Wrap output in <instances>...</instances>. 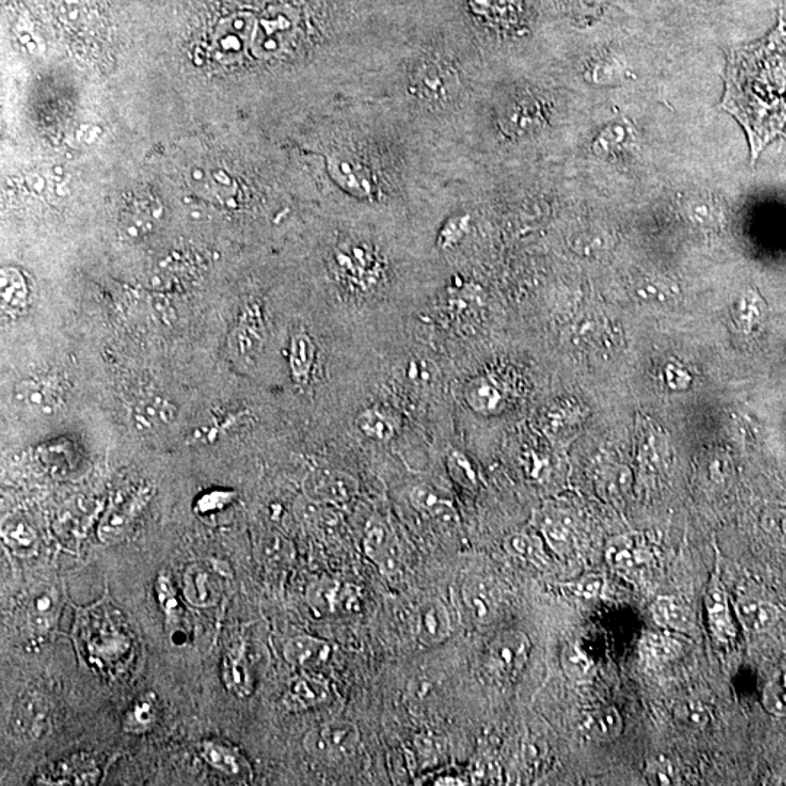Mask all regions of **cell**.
Instances as JSON below:
<instances>
[{"mask_svg": "<svg viewBox=\"0 0 786 786\" xmlns=\"http://www.w3.org/2000/svg\"><path fill=\"white\" fill-rule=\"evenodd\" d=\"M177 412L174 402L164 396L146 395L131 405V423L139 431H158L171 426Z\"/></svg>", "mask_w": 786, "mask_h": 786, "instance_id": "15", "label": "cell"}, {"mask_svg": "<svg viewBox=\"0 0 786 786\" xmlns=\"http://www.w3.org/2000/svg\"><path fill=\"white\" fill-rule=\"evenodd\" d=\"M463 605L471 613L472 619L481 625H488L495 616V603L487 583L471 578L462 587Z\"/></svg>", "mask_w": 786, "mask_h": 786, "instance_id": "23", "label": "cell"}, {"mask_svg": "<svg viewBox=\"0 0 786 786\" xmlns=\"http://www.w3.org/2000/svg\"><path fill=\"white\" fill-rule=\"evenodd\" d=\"M261 557L270 567H284L292 561V543L279 533H268L261 542Z\"/></svg>", "mask_w": 786, "mask_h": 786, "instance_id": "38", "label": "cell"}, {"mask_svg": "<svg viewBox=\"0 0 786 786\" xmlns=\"http://www.w3.org/2000/svg\"><path fill=\"white\" fill-rule=\"evenodd\" d=\"M402 375L412 385L430 388L436 383L437 369L431 361L426 359H411L402 369Z\"/></svg>", "mask_w": 786, "mask_h": 786, "instance_id": "42", "label": "cell"}, {"mask_svg": "<svg viewBox=\"0 0 786 786\" xmlns=\"http://www.w3.org/2000/svg\"><path fill=\"white\" fill-rule=\"evenodd\" d=\"M99 779V768L94 760L86 756L57 763L54 768L40 776L38 784L43 785H94Z\"/></svg>", "mask_w": 786, "mask_h": 786, "instance_id": "16", "label": "cell"}, {"mask_svg": "<svg viewBox=\"0 0 786 786\" xmlns=\"http://www.w3.org/2000/svg\"><path fill=\"white\" fill-rule=\"evenodd\" d=\"M49 718L50 706L46 698L37 693H25L15 704L11 727L18 737L35 740L46 733Z\"/></svg>", "mask_w": 786, "mask_h": 786, "instance_id": "12", "label": "cell"}, {"mask_svg": "<svg viewBox=\"0 0 786 786\" xmlns=\"http://www.w3.org/2000/svg\"><path fill=\"white\" fill-rule=\"evenodd\" d=\"M504 548L513 557L526 559L536 565L545 564L541 543L526 533H514V535L508 536L504 542Z\"/></svg>", "mask_w": 786, "mask_h": 786, "instance_id": "39", "label": "cell"}, {"mask_svg": "<svg viewBox=\"0 0 786 786\" xmlns=\"http://www.w3.org/2000/svg\"><path fill=\"white\" fill-rule=\"evenodd\" d=\"M153 497L149 484L136 485L120 492L105 511L98 526V539L105 545L123 542Z\"/></svg>", "mask_w": 786, "mask_h": 786, "instance_id": "4", "label": "cell"}, {"mask_svg": "<svg viewBox=\"0 0 786 786\" xmlns=\"http://www.w3.org/2000/svg\"><path fill=\"white\" fill-rule=\"evenodd\" d=\"M233 495L235 494L229 491L209 492L198 500L197 511L201 514H212L213 511L223 510L232 503Z\"/></svg>", "mask_w": 786, "mask_h": 786, "instance_id": "49", "label": "cell"}, {"mask_svg": "<svg viewBox=\"0 0 786 786\" xmlns=\"http://www.w3.org/2000/svg\"><path fill=\"white\" fill-rule=\"evenodd\" d=\"M415 637L426 648L439 647L452 637L449 609L440 599H427L415 613Z\"/></svg>", "mask_w": 786, "mask_h": 786, "instance_id": "10", "label": "cell"}, {"mask_svg": "<svg viewBox=\"0 0 786 786\" xmlns=\"http://www.w3.org/2000/svg\"><path fill=\"white\" fill-rule=\"evenodd\" d=\"M360 746V731L353 722L331 721L308 731L303 749L318 762L334 765L353 756Z\"/></svg>", "mask_w": 786, "mask_h": 786, "instance_id": "5", "label": "cell"}, {"mask_svg": "<svg viewBox=\"0 0 786 786\" xmlns=\"http://www.w3.org/2000/svg\"><path fill=\"white\" fill-rule=\"evenodd\" d=\"M2 305L8 312L24 311L28 305V289L25 281L18 273H3L2 277Z\"/></svg>", "mask_w": 786, "mask_h": 786, "instance_id": "37", "label": "cell"}, {"mask_svg": "<svg viewBox=\"0 0 786 786\" xmlns=\"http://www.w3.org/2000/svg\"><path fill=\"white\" fill-rule=\"evenodd\" d=\"M648 784L669 786L679 784L677 770L666 757H653L645 768Z\"/></svg>", "mask_w": 786, "mask_h": 786, "instance_id": "43", "label": "cell"}, {"mask_svg": "<svg viewBox=\"0 0 786 786\" xmlns=\"http://www.w3.org/2000/svg\"><path fill=\"white\" fill-rule=\"evenodd\" d=\"M3 542L18 557H31L38 549V535L27 520L9 519L3 524Z\"/></svg>", "mask_w": 786, "mask_h": 786, "instance_id": "28", "label": "cell"}, {"mask_svg": "<svg viewBox=\"0 0 786 786\" xmlns=\"http://www.w3.org/2000/svg\"><path fill=\"white\" fill-rule=\"evenodd\" d=\"M264 338V316L261 308L258 305L248 306L233 329L230 350L241 363L252 366L260 357Z\"/></svg>", "mask_w": 786, "mask_h": 786, "instance_id": "8", "label": "cell"}, {"mask_svg": "<svg viewBox=\"0 0 786 786\" xmlns=\"http://www.w3.org/2000/svg\"><path fill=\"white\" fill-rule=\"evenodd\" d=\"M584 730L587 736L600 743L616 740L623 731L621 712L612 706L599 709L584 720Z\"/></svg>", "mask_w": 786, "mask_h": 786, "instance_id": "29", "label": "cell"}, {"mask_svg": "<svg viewBox=\"0 0 786 786\" xmlns=\"http://www.w3.org/2000/svg\"><path fill=\"white\" fill-rule=\"evenodd\" d=\"M639 650L653 663H666L679 655L680 645L677 644L676 639L666 635L648 634L641 639Z\"/></svg>", "mask_w": 786, "mask_h": 786, "instance_id": "36", "label": "cell"}, {"mask_svg": "<svg viewBox=\"0 0 786 786\" xmlns=\"http://www.w3.org/2000/svg\"><path fill=\"white\" fill-rule=\"evenodd\" d=\"M706 612H708L709 625H711L715 637L721 641L733 638L734 625L731 621L727 594L718 581H714L706 593Z\"/></svg>", "mask_w": 786, "mask_h": 786, "instance_id": "21", "label": "cell"}, {"mask_svg": "<svg viewBox=\"0 0 786 786\" xmlns=\"http://www.w3.org/2000/svg\"><path fill=\"white\" fill-rule=\"evenodd\" d=\"M356 426L367 439L375 440V442H389L398 431L396 421L391 415L388 412L377 410V408L360 412Z\"/></svg>", "mask_w": 786, "mask_h": 786, "instance_id": "32", "label": "cell"}, {"mask_svg": "<svg viewBox=\"0 0 786 786\" xmlns=\"http://www.w3.org/2000/svg\"><path fill=\"white\" fill-rule=\"evenodd\" d=\"M674 721L689 731L704 730L711 720L709 709L698 699H685L673 709Z\"/></svg>", "mask_w": 786, "mask_h": 786, "instance_id": "35", "label": "cell"}, {"mask_svg": "<svg viewBox=\"0 0 786 786\" xmlns=\"http://www.w3.org/2000/svg\"><path fill=\"white\" fill-rule=\"evenodd\" d=\"M60 599L59 594L49 586L35 587L28 594L27 612L28 625L38 634H46L56 625L59 619Z\"/></svg>", "mask_w": 786, "mask_h": 786, "instance_id": "17", "label": "cell"}, {"mask_svg": "<svg viewBox=\"0 0 786 786\" xmlns=\"http://www.w3.org/2000/svg\"><path fill=\"white\" fill-rule=\"evenodd\" d=\"M303 491L315 503L345 506L359 492V482L347 472L327 469L309 475L303 482Z\"/></svg>", "mask_w": 786, "mask_h": 786, "instance_id": "7", "label": "cell"}, {"mask_svg": "<svg viewBox=\"0 0 786 786\" xmlns=\"http://www.w3.org/2000/svg\"><path fill=\"white\" fill-rule=\"evenodd\" d=\"M607 562L610 567L621 571H637L647 567L653 561L650 549L635 543H616L607 551Z\"/></svg>", "mask_w": 786, "mask_h": 786, "instance_id": "31", "label": "cell"}, {"mask_svg": "<svg viewBox=\"0 0 786 786\" xmlns=\"http://www.w3.org/2000/svg\"><path fill=\"white\" fill-rule=\"evenodd\" d=\"M182 596L190 605L213 607L220 599V584L214 568L190 564L182 577Z\"/></svg>", "mask_w": 786, "mask_h": 786, "instance_id": "14", "label": "cell"}, {"mask_svg": "<svg viewBox=\"0 0 786 786\" xmlns=\"http://www.w3.org/2000/svg\"><path fill=\"white\" fill-rule=\"evenodd\" d=\"M737 615L741 623L754 634L768 632L779 621L778 607L760 599H741L737 603Z\"/></svg>", "mask_w": 786, "mask_h": 786, "instance_id": "22", "label": "cell"}, {"mask_svg": "<svg viewBox=\"0 0 786 786\" xmlns=\"http://www.w3.org/2000/svg\"><path fill=\"white\" fill-rule=\"evenodd\" d=\"M332 648L325 639L312 635H297L284 645V658L302 669L324 666L331 657Z\"/></svg>", "mask_w": 786, "mask_h": 786, "instance_id": "19", "label": "cell"}, {"mask_svg": "<svg viewBox=\"0 0 786 786\" xmlns=\"http://www.w3.org/2000/svg\"><path fill=\"white\" fill-rule=\"evenodd\" d=\"M465 782L460 781L456 776H446V778H437L434 785H463Z\"/></svg>", "mask_w": 786, "mask_h": 786, "instance_id": "50", "label": "cell"}, {"mask_svg": "<svg viewBox=\"0 0 786 786\" xmlns=\"http://www.w3.org/2000/svg\"><path fill=\"white\" fill-rule=\"evenodd\" d=\"M465 398L469 407L479 414H492L501 404V392L490 379L485 377L472 380L466 386Z\"/></svg>", "mask_w": 786, "mask_h": 786, "instance_id": "34", "label": "cell"}, {"mask_svg": "<svg viewBox=\"0 0 786 786\" xmlns=\"http://www.w3.org/2000/svg\"><path fill=\"white\" fill-rule=\"evenodd\" d=\"M158 721V698L155 693H145L136 699L123 718V730L129 734L148 733Z\"/></svg>", "mask_w": 786, "mask_h": 786, "instance_id": "27", "label": "cell"}, {"mask_svg": "<svg viewBox=\"0 0 786 786\" xmlns=\"http://www.w3.org/2000/svg\"><path fill=\"white\" fill-rule=\"evenodd\" d=\"M410 497L412 506L421 511V513L434 517V519L447 520L455 516V508H453L452 501L447 500L446 497L434 491L433 488L427 487V485L415 487L411 491Z\"/></svg>", "mask_w": 786, "mask_h": 786, "instance_id": "33", "label": "cell"}, {"mask_svg": "<svg viewBox=\"0 0 786 786\" xmlns=\"http://www.w3.org/2000/svg\"><path fill=\"white\" fill-rule=\"evenodd\" d=\"M449 471L455 481L463 487H476V475L471 462L460 452H452L449 456Z\"/></svg>", "mask_w": 786, "mask_h": 786, "instance_id": "47", "label": "cell"}, {"mask_svg": "<svg viewBox=\"0 0 786 786\" xmlns=\"http://www.w3.org/2000/svg\"><path fill=\"white\" fill-rule=\"evenodd\" d=\"M530 650L532 645L526 634L519 631L503 632L488 647V670L498 679H513L526 667Z\"/></svg>", "mask_w": 786, "mask_h": 786, "instance_id": "6", "label": "cell"}, {"mask_svg": "<svg viewBox=\"0 0 786 786\" xmlns=\"http://www.w3.org/2000/svg\"><path fill=\"white\" fill-rule=\"evenodd\" d=\"M201 757L207 765L229 778H251V766L238 750L220 741H204Z\"/></svg>", "mask_w": 786, "mask_h": 786, "instance_id": "20", "label": "cell"}, {"mask_svg": "<svg viewBox=\"0 0 786 786\" xmlns=\"http://www.w3.org/2000/svg\"><path fill=\"white\" fill-rule=\"evenodd\" d=\"M466 33L487 56L492 50L532 37L546 15V0H446Z\"/></svg>", "mask_w": 786, "mask_h": 786, "instance_id": "2", "label": "cell"}, {"mask_svg": "<svg viewBox=\"0 0 786 786\" xmlns=\"http://www.w3.org/2000/svg\"><path fill=\"white\" fill-rule=\"evenodd\" d=\"M555 18L570 24L596 21L605 11L606 0H546Z\"/></svg>", "mask_w": 786, "mask_h": 786, "instance_id": "24", "label": "cell"}, {"mask_svg": "<svg viewBox=\"0 0 786 786\" xmlns=\"http://www.w3.org/2000/svg\"><path fill=\"white\" fill-rule=\"evenodd\" d=\"M722 108L746 131L752 159L786 127V27L784 19L762 40L728 53Z\"/></svg>", "mask_w": 786, "mask_h": 786, "instance_id": "1", "label": "cell"}, {"mask_svg": "<svg viewBox=\"0 0 786 786\" xmlns=\"http://www.w3.org/2000/svg\"><path fill=\"white\" fill-rule=\"evenodd\" d=\"M331 701V690L324 680L297 676L287 686L283 704L289 711H306Z\"/></svg>", "mask_w": 786, "mask_h": 786, "instance_id": "18", "label": "cell"}, {"mask_svg": "<svg viewBox=\"0 0 786 786\" xmlns=\"http://www.w3.org/2000/svg\"><path fill=\"white\" fill-rule=\"evenodd\" d=\"M763 705L769 714L775 717H786V676L779 674L773 677L763 692Z\"/></svg>", "mask_w": 786, "mask_h": 786, "instance_id": "41", "label": "cell"}, {"mask_svg": "<svg viewBox=\"0 0 786 786\" xmlns=\"http://www.w3.org/2000/svg\"><path fill=\"white\" fill-rule=\"evenodd\" d=\"M222 679L226 689L238 698H248L252 693V676L244 655L228 653L223 658Z\"/></svg>", "mask_w": 786, "mask_h": 786, "instance_id": "26", "label": "cell"}, {"mask_svg": "<svg viewBox=\"0 0 786 786\" xmlns=\"http://www.w3.org/2000/svg\"><path fill=\"white\" fill-rule=\"evenodd\" d=\"M562 667L573 679H583L589 674L591 663L589 658L574 645H568L562 653Z\"/></svg>", "mask_w": 786, "mask_h": 786, "instance_id": "45", "label": "cell"}, {"mask_svg": "<svg viewBox=\"0 0 786 786\" xmlns=\"http://www.w3.org/2000/svg\"><path fill=\"white\" fill-rule=\"evenodd\" d=\"M471 226L472 220L469 214L447 220L439 233L440 248L453 249L462 244L463 239L471 232Z\"/></svg>", "mask_w": 786, "mask_h": 786, "instance_id": "40", "label": "cell"}, {"mask_svg": "<svg viewBox=\"0 0 786 786\" xmlns=\"http://www.w3.org/2000/svg\"><path fill=\"white\" fill-rule=\"evenodd\" d=\"M359 591L351 584L337 580H321L308 590V603L319 616L350 612L359 606Z\"/></svg>", "mask_w": 786, "mask_h": 786, "instance_id": "11", "label": "cell"}, {"mask_svg": "<svg viewBox=\"0 0 786 786\" xmlns=\"http://www.w3.org/2000/svg\"><path fill=\"white\" fill-rule=\"evenodd\" d=\"M17 404L37 414H54L62 407L65 388L56 376H38L19 383L14 392Z\"/></svg>", "mask_w": 786, "mask_h": 786, "instance_id": "9", "label": "cell"}, {"mask_svg": "<svg viewBox=\"0 0 786 786\" xmlns=\"http://www.w3.org/2000/svg\"><path fill=\"white\" fill-rule=\"evenodd\" d=\"M364 554L375 562L385 575L396 573L399 565V546L388 524L372 519L366 526L363 539Z\"/></svg>", "mask_w": 786, "mask_h": 786, "instance_id": "13", "label": "cell"}, {"mask_svg": "<svg viewBox=\"0 0 786 786\" xmlns=\"http://www.w3.org/2000/svg\"><path fill=\"white\" fill-rule=\"evenodd\" d=\"M316 360V347L305 332H297L290 341L289 366L293 379L300 385L309 382Z\"/></svg>", "mask_w": 786, "mask_h": 786, "instance_id": "25", "label": "cell"}, {"mask_svg": "<svg viewBox=\"0 0 786 786\" xmlns=\"http://www.w3.org/2000/svg\"><path fill=\"white\" fill-rule=\"evenodd\" d=\"M335 268L347 286L360 292H369L382 280L385 260L375 245L356 239L338 246Z\"/></svg>", "mask_w": 786, "mask_h": 786, "instance_id": "3", "label": "cell"}, {"mask_svg": "<svg viewBox=\"0 0 786 786\" xmlns=\"http://www.w3.org/2000/svg\"><path fill=\"white\" fill-rule=\"evenodd\" d=\"M546 542L559 555L570 554L574 546L573 535L567 526L561 523H548L543 527Z\"/></svg>", "mask_w": 786, "mask_h": 786, "instance_id": "44", "label": "cell"}, {"mask_svg": "<svg viewBox=\"0 0 786 786\" xmlns=\"http://www.w3.org/2000/svg\"><path fill=\"white\" fill-rule=\"evenodd\" d=\"M156 591H158L159 603H161L168 621L172 623L175 619H180L182 609L180 602H178L177 593L172 589L171 581L168 578H159Z\"/></svg>", "mask_w": 786, "mask_h": 786, "instance_id": "46", "label": "cell"}, {"mask_svg": "<svg viewBox=\"0 0 786 786\" xmlns=\"http://www.w3.org/2000/svg\"><path fill=\"white\" fill-rule=\"evenodd\" d=\"M605 583V578L602 575H587L577 583L571 584L570 589L574 594L584 597V599H596L605 589Z\"/></svg>", "mask_w": 786, "mask_h": 786, "instance_id": "48", "label": "cell"}, {"mask_svg": "<svg viewBox=\"0 0 786 786\" xmlns=\"http://www.w3.org/2000/svg\"><path fill=\"white\" fill-rule=\"evenodd\" d=\"M651 613L657 625L676 631H688L692 622L688 607L673 596L658 597L651 606Z\"/></svg>", "mask_w": 786, "mask_h": 786, "instance_id": "30", "label": "cell"}]
</instances>
